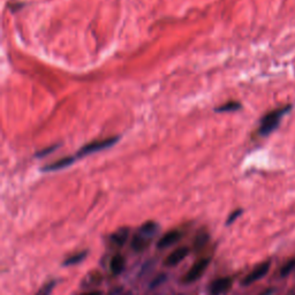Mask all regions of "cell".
<instances>
[{"instance_id": "obj_23", "label": "cell", "mask_w": 295, "mask_h": 295, "mask_svg": "<svg viewBox=\"0 0 295 295\" xmlns=\"http://www.w3.org/2000/svg\"><path fill=\"white\" fill-rule=\"evenodd\" d=\"M288 295H295V293H291V294H288Z\"/></svg>"}, {"instance_id": "obj_11", "label": "cell", "mask_w": 295, "mask_h": 295, "mask_svg": "<svg viewBox=\"0 0 295 295\" xmlns=\"http://www.w3.org/2000/svg\"><path fill=\"white\" fill-rule=\"evenodd\" d=\"M126 268V260L121 254H116L112 256L110 261V271L113 275H118L123 272Z\"/></svg>"}, {"instance_id": "obj_4", "label": "cell", "mask_w": 295, "mask_h": 295, "mask_svg": "<svg viewBox=\"0 0 295 295\" xmlns=\"http://www.w3.org/2000/svg\"><path fill=\"white\" fill-rule=\"evenodd\" d=\"M271 268V262L270 261H265L263 263L259 264L254 270H251L250 272L246 275L244 280L241 282L242 286H249V285L254 284L259 280L263 279L266 274H268L269 270Z\"/></svg>"}, {"instance_id": "obj_10", "label": "cell", "mask_w": 295, "mask_h": 295, "mask_svg": "<svg viewBox=\"0 0 295 295\" xmlns=\"http://www.w3.org/2000/svg\"><path fill=\"white\" fill-rule=\"evenodd\" d=\"M151 241L152 239H150V237L142 235L139 232H137L134 235V237H133V240L131 242V247L133 250L136 251V253H142V251H144L148 247L150 246Z\"/></svg>"}, {"instance_id": "obj_18", "label": "cell", "mask_w": 295, "mask_h": 295, "mask_svg": "<svg viewBox=\"0 0 295 295\" xmlns=\"http://www.w3.org/2000/svg\"><path fill=\"white\" fill-rule=\"evenodd\" d=\"M166 280H168V274H165V273H160L157 275V277H155L154 279L151 280V283H150V289H155L157 288L158 286H160L161 284L165 283Z\"/></svg>"}, {"instance_id": "obj_24", "label": "cell", "mask_w": 295, "mask_h": 295, "mask_svg": "<svg viewBox=\"0 0 295 295\" xmlns=\"http://www.w3.org/2000/svg\"><path fill=\"white\" fill-rule=\"evenodd\" d=\"M179 295H185V294H179Z\"/></svg>"}, {"instance_id": "obj_22", "label": "cell", "mask_w": 295, "mask_h": 295, "mask_svg": "<svg viewBox=\"0 0 295 295\" xmlns=\"http://www.w3.org/2000/svg\"><path fill=\"white\" fill-rule=\"evenodd\" d=\"M82 295H103L102 291H91V292H88V293H83Z\"/></svg>"}, {"instance_id": "obj_15", "label": "cell", "mask_w": 295, "mask_h": 295, "mask_svg": "<svg viewBox=\"0 0 295 295\" xmlns=\"http://www.w3.org/2000/svg\"><path fill=\"white\" fill-rule=\"evenodd\" d=\"M241 108V104L236 101H230L225 104H223V105L218 106L216 108V112H233V111H236V110H240Z\"/></svg>"}, {"instance_id": "obj_13", "label": "cell", "mask_w": 295, "mask_h": 295, "mask_svg": "<svg viewBox=\"0 0 295 295\" xmlns=\"http://www.w3.org/2000/svg\"><path fill=\"white\" fill-rule=\"evenodd\" d=\"M157 230H158V224L154 220H148L144 224H142L140 230H139V233L142 235L148 236V237H150V239H152V237H154L157 233Z\"/></svg>"}, {"instance_id": "obj_5", "label": "cell", "mask_w": 295, "mask_h": 295, "mask_svg": "<svg viewBox=\"0 0 295 295\" xmlns=\"http://www.w3.org/2000/svg\"><path fill=\"white\" fill-rule=\"evenodd\" d=\"M233 286V279L231 277H222L213 280L209 286L210 295H223L227 293Z\"/></svg>"}, {"instance_id": "obj_19", "label": "cell", "mask_w": 295, "mask_h": 295, "mask_svg": "<svg viewBox=\"0 0 295 295\" xmlns=\"http://www.w3.org/2000/svg\"><path fill=\"white\" fill-rule=\"evenodd\" d=\"M241 215H242L241 209H237V210H234L233 212H231V215L228 216L227 220H226V225H231V224L234 223Z\"/></svg>"}, {"instance_id": "obj_12", "label": "cell", "mask_w": 295, "mask_h": 295, "mask_svg": "<svg viewBox=\"0 0 295 295\" xmlns=\"http://www.w3.org/2000/svg\"><path fill=\"white\" fill-rule=\"evenodd\" d=\"M209 241H210V234L209 232L206 230H199L197 232V234L194 237V242H193V247L195 251H199L202 250L204 247H206Z\"/></svg>"}, {"instance_id": "obj_2", "label": "cell", "mask_w": 295, "mask_h": 295, "mask_svg": "<svg viewBox=\"0 0 295 295\" xmlns=\"http://www.w3.org/2000/svg\"><path fill=\"white\" fill-rule=\"evenodd\" d=\"M119 139H120L119 136H112V137H107V139H104V140H96V141L90 142V143L83 145L81 149L78 150V152L74 155V158L75 159L83 158V157L95 154V152L105 150L107 149V148L116 144L119 141Z\"/></svg>"}, {"instance_id": "obj_14", "label": "cell", "mask_w": 295, "mask_h": 295, "mask_svg": "<svg viewBox=\"0 0 295 295\" xmlns=\"http://www.w3.org/2000/svg\"><path fill=\"white\" fill-rule=\"evenodd\" d=\"M87 256H88V250L79 251V253H76V254H74V255H72V256H69V257L66 259V260L64 261L63 265H64V266H73V265H76V264L81 263V262L87 259Z\"/></svg>"}, {"instance_id": "obj_17", "label": "cell", "mask_w": 295, "mask_h": 295, "mask_svg": "<svg viewBox=\"0 0 295 295\" xmlns=\"http://www.w3.org/2000/svg\"><path fill=\"white\" fill-rule=\"evenodd\" d=\"M54 287H56V282L54 280H51V282L43 285L35 295H51L52 292H53Z\"/></svg>"}, {"instance_id": "obj_7", "label": "cell", "mask_w": 295, "mask_h": 295, "mask_svg": "<svg viewBox=\"0 0 295 295\" xmlns=\"http://www.w3.org/2000/svg\"><path fill=\"white\" fill-rule=\"evenodd\" d=\"M182 236L183 233L181 231L171 230L170 232L165 233V234L158 240V242H157V248L159 250L169 248V247L178 244V242L182 239Z\"/></svg>"}, {"instance_id": "obj_16", "label": "cell", "mask_w": 295, "mask_h": 295, "mask_svg": "<svg viewBox=\"0 0 295 295\" xmlns=\"http://www.w3.org/2000/svg\"><path fill=\"white\" fill-rule=\"evenodd\" d=\"M294 270H295V259H291L282 266V269H280V277L286 278Z\"/></svg>"}, {"instance_id": "obj_21", "label": "cell", "mask_w": 295, "mask_h": 295, "mask_svg": "<svg viewBox=\"0 0 295 295\" xmlns=\"http://www.w3.org/2000/svg\"><path fill=\"white\" fill-rule=\"evenodd\" d=\"M273 292H274L273 288H266V289H264V291L262 292L260 295H272Z\"/></svg>"}, {"instance_id": "obj_1", "label": "cell", "mask_w": 295, "mask_h": 295, "mask_svg": "<svg viewBox=\"0 0 295 295\" xmlns=\"http://www.w3.org/2000/svg\"><path fill=\"white\" fill-rule=\"evenodd\" d=\"M291 110H292V105H289L288 104V105L278 107V108H275V110H272L264 114L260 120L257 135L265 137V136H269L270 134H272V133L279 127L283 118L286 116V114Z\"/></svg>"}, {"instance_id": "obj_8", "label": "cell", "mask_w": 295, "mask_h": 295, "mask_svg": "<svg viewBox=\"0 0 295 295\" xmlns=\"http://www.w3.org/2000/svg\"><path fill=\"white\" fill-rule=\"evenodd\" d=\"M130 231L131 230L128 227H120L116 232L112 233L110 236V242L114 248L120 249L126 245L128 236H130Z\"/></svg>"}, {"instance_id": "obj_3", "label": "cell", "mask_w": 295, "mask_h": 295, "mask_svg": "<svg viewBox=\"0 0 295 295\" xmlns=\"http://www.w3.org/2000/svg\"><path fill=\"white\" fill-rule=\"evenodd\" d=\"M210 262L211 260L209 257L199 259L197 262H195V263L192 265V268H190L187 272L183 274L181 282L183 284H192V283L197 282V280L202 277L203 273L207 271Z\"/></svg>"}, {"instance_id": "obj_9", "label": "cell", "mask_w": 295, "mask_h": 295, "mask_svg": "<svg viewBox=\"0 0 295 295\" xmlns=\"http://www.w3.org/2000/svg\"><path fill=\"white\" fill-rule=\"evenodd\" d=\"M76 159L74 158V156H69V157H64V158H60L58 160L53 161L49 165H45L42 168L43 172H54V171H59L68 168V166L72 165Z\"/></svg>"}, {"instance_id": "obj_20", "label": "cell", "mask_w": 295, "mask_h": 295, "mask_svg": "<svg viewBox=\"0 0 295 295\" xmlns=\"http://www.w3.org/2000/svg\"><path fill=\"white\" fill-rule=\"evenodd\" d=\"M58 148H59V145H52V146H50V148H47V149L38 151L37 154H36V157H44V156H46V155L51 154V152L54 151L56 149H58Z\"/></svg>"}, {"instance_id": "obj_6", "label": "cell", "mask_w": 295, "mask_h": 295, "mask_svg": "<svg viewBox=\"0 0 295 295\" xmlns=\"http://www.w3.org/2000/svg\"><path fill=\"white\" fill-rule=\"evenodd\" d=\"M189 254H190L189 247H179L178 249L173 250L170 255L166 256L163 264L166 268H173V266H177L178 264L181 263Z\"/></svg>"}]
</instances>
